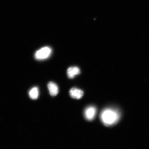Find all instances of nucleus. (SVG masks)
Segmentation results:
<instances>
[{"label": "nucleus", "instance_id": "2", "mask_svg": "<svg viewBox=\"0 0 149 149\" xmlns=\"http://www.w3.org/2000/svg\"><path fill=\"white\" fill-rule=\"evenodd\" d=\"M52 53V49L49 47H45L37 51L35 54V58L42 60L48 58Z\"/></svg>", "mask_w": 149, "mask_h": 149}, {"label": "nucleus", "instance_id": "6", "mask_svg": "<svg viewBox=\"0 0 149 149\" xmlns=\"http://www.w3.org/2000/svg\"><path fill=\"white\" fill-rule=\"evenodd\" d=\"M48 88L49 89L50 95L52 96H56L58 93V88L57 85L53 82H50L48 84Z\"/></svg>", "mask_w": 149, "mask_h": 149}, {"label": "nucleus", "instance_id": "3", "mask_svg": "<svg viewBox=\"0 0 149 149\" xmlns=\"http://www.w3.org/2000/svg\"><path fill=\"white\" fill-rule=\"evenodd\" d=\"M96 107L93 106L87 107L86 109L84 112L86 119L89 121L93 120L96 116Z\"/></svg>", "mask_w": 149, "mask_h": 149}, {"label": "nucleus", "instance_id": "5", "mask_svg": "<svg viewBox=\"0 0 149 149\" xmlns=\"http://www.w3.org/2000/svg\"><path fill=\"white\" fill-rule=\"evenodd\" d=\"M80 73V69L77 67H71L67 70V75L69 78L73 79L76 75Z\"/></svg>", "mask_w": 149, "mask_h": 149}, {"label": "nucleus", "instance_id": "1", "mask_svg": "<svg viewBox=\"0 0 149 149\" xmlns=\"http://www.w3.org/2000/svg\"><path fill=\"white\" fill-rule=\"evenodd\" d=\"M118 111L112 109H107L102 111L100 119L106 126H110L116 123L120 117Z\"/></svg>", "mask_w": 149, "mask_h": 149}, {"label": "nucleus", "instance_id": "4", "mask_svg": "<svg viewBox=\"0 0 149 149\" xmlns=\"http://www.w3.org/2000/svg\"><path fill=\"white\" fill-rule=\"evenodd\" d=\"M70 95L72 98L79 100L83 97L84 92L81 89L73 88L70 90Z\"/></svg>", "mask_w": 149, "mask_h": 149}, {"label": "nucleus", "instance_id": "7", "mask_svg": "<svg viewBox=\"0 0 149 149\" xmlns=\"http://www.w3.org/2000/svg\"><path fill=\"white\" fill-rule=\"evenodd\" d=\"M30 97L33 100H36L39 96L38 89L37 87H33L29 93Z\"/></svg>", "mask_w": 149, "mask_h": 149}]
</instances>
